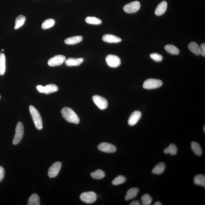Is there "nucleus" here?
<instances>
[{
	"label": "nucleus",
	"instance_id": "b1692460",
	"mask_svg": "<svg viewBox=\"0 0 205 205\" xmlns=\"http://www.w3.org/2000/svg\"><path fill=\"white\" fill-rule=\"evenodd\" d=\"M194 182L196 185H201L205 187V176L204 175H196L194 178Z\"/></svg>",
	"mask_w": 205,
	"mask_h": 205
},
{
	"label": "nucleus",
	"instance_id": "ea45409f",
	"mask_svg": "<svg viewBox=\"0 0 205 205\" xmlns=\"http://www.w3.org/2000/svg\"><path fill=\"white\" fill-rule=\"evenodd\" d=\"M2 51H4V50L2 49Z\"/></svg>",
	"mask_w": 205,
	"mask_h": 205
},
{
	"label": "nucleus",
	"instance_id": "a878e982",
	"mask_svg": "<svg viewBox=\"0 0 205 205\" xmlns=\"http://www.w3.org/2000/svg\"><path fill=\"white\" fill-rule=\"evenodd\" d=\"M178 149L174 144H171L169 146L164 149V152L165 154H170L172 155H175L177 153Z\"/></svg>",
	"mask_w": 205,
	"mask_h": 205
},
{
	"label": "nucleus",
	"instance_id": "7c9ffc66",
	"mask_svg": "<svg viewBox=\"0 0 205 205\" xmlns=\"http://www.w3.org/2000/svg\"><path fill=\"white\" fill-rule=\"evenodd\" d=\"M126 180V179L124 176L120 175L114 179L112 183L114 185H117L124 183Z\"/></svg>",
	"mask_w": 205,
	"mask_h": 205
},
{
	"label": "nucleus",
	"instance_id": "aec40b11",
	"mask_svg": "<svg viewBox=\"0 0 205 205\" xmlns=\"http://www.w3.org/2000/svg\"><path fill=\"white\" fill-rule=\"evenodd\" d=\"M188 48L194 55H200V48L198 45L195 42H191L188 45Z\"/></svg>",
	"mask_w": 205,
	"mask_h": 205
},
{
	"label": "nucleus",
	"instance_id": "a19ab883",
	"mask_svg": "<svg viewBox=\"0 0 205 205\" xmlns=\"http://www.w3.org/2000/svg\"><path fill=\"white\" fill-rule=\"evenodd\" d=\"M1 98V96H0V98Z\"/></svg>",
	"mask_w": 205,
	"mask_h": 205
},
{
	"label": "nucleus",
	"instance_id": "423d86ee",
	"mask_svg": "<svg viewBox=\"0 0 205 205\" xmlns=\"http://www.w3.org/2000/svg\"><path fill=\"white\" fill-rule=\"evenodd\" d=\"M106 61L109 67L112 68L119 67L121 64L120 59L117 55H109L106 58Z\"/></svg>",
	"mask_w": 205,
	"mask_h": 205
},
{
	"label": "nucleus",
	"instance_id": "bb28decb",
	"mask_svg": "<svg viewBox=\"0 0 205 205\" xmlns=\"http://www.w3.org/2000/svg\"><path fill=\"white\" fill-rule=\"evenodd\" d=\"M27 204L28 205H40V199L37 194H32L29 198Z\"/></svg>",
	"mask_w": 205,
	"mask_h": 205
},
{
	"label": "nucleus",
	"instance_id": "6ab92c4d",
	"mask_svg": "<svg viewBox=\"0 0 205 205\" xmlns=\"http://www.w3.org/2000/svg\"><path fill=\"white\" fill-rule=\"evenodd\" d=\"M166 168V165L163 162H160L154 167L152 170V173L154 174H160L163 173Z\"/></svg>",
	"mask_w": 205,
	"mask_h": 205
},
{
	"label": "nucleus",
	"instance_id": "c756f323",
	"mask_svg": "<svg viewBox=\"0 0 205 205\" xmlns=\"http://www.w3.org/2000/svg\"><path fill=\"white\" fill-rule=\"evenodd\" d=\"M55 23V21L53 19H48L43 22L41 27L43 29H48L53 27Z\"/></svg>",
	"mask_w": 205,
	"mask_h": 205
},
{
	"label": "nucleus",
	"instance_id": "393cba45",
	"mask_svg": "<svg viewBox=\"0 0 205 205\" xmlns=\"http://www.w3.org/2000/svg\"><path fill=\"white\" fill-rule=\"evenodd\" d=\"M26 17L24 16L20 15L16 19L15 29H17L24 25L26 21Z\"/></svg>",
	"mask_w": 205,
	"mask_h": 205
},
{
	"label": "nucleus",
	"instance_id": "2f4dec72",
	"mask_svg": "<svg viewBox=\"0 0 205 205\" xmlns=\"http://www.w3.org/2000/svg\"><path fill=\"white\" fill-rule=\"evenodd\" d=\"M142 204L144 205H149L152 202V198L148 194H145L141 198Z\"/></svg>",
	"mask_w": 205,
	"mask_h": 205
},
{
	"label": "nucleus",
	"instance_id": "2eb2a0df",
	"mask_svg": "<svg viewBox=\"0 0 205 205\" xmlns=\"http://www.w3.org/2000/svg\"><path fill=\"white\" fill-rule=\"evenodd\" d=\"M167 8V3L166 1H163L158 5L155 11V14L157 16H161L166 12Z\"/></svg>",
	"mask_w": 205,
	"mask_h": 205
},
{
	"label": "nucleus",
	"instance_id": "4468645a",
	"mask_svg": "<svg viewBox=\"0 0 205 205\" xmlns=\"http://www.w3.org/2000/svg\"><path fill=\"white\" fill-rule=\"evenodd\" d=\"M102 40L105 42L108 43H118L122 41L120 38L111 34L105 35L102 36Z\"/></svg>",
	"mask_w": 205,
	"mask_h": 205
},
{
	"label": "nucleus",
	"instance_id": "c9c22d12",
	"mask_svg": "<svg viewBox=\"0 0 205 205\" xmlns=\"http://www.w3.org/2000/svg\"><path fill=\"white\" fill-rule=\"evenodd\" d=\"M36 89L37 90V91L39 92L40 93H43V86H41V85H38V86L36 87Z\"/></svg>",
	"mask_w": 205,
	"mask_h": 205
},
{
	"label": "nucleus",
	"instance_id": "f03ea898",
	"mask_svg": "<svg viewBox=\"0 0 205 205\" xmlns=\"http://www.w3.org/2000/svg\"><path fill=\"white\" fill-rule=\"evenodd\" d=\"M29 109L36 128L39 130L42 129V120L39 111L32 105L29 106Z\"/></svg>",
	"mask_w": 205,
	"mask_h": 205
},
{
	"label": "nucleus",
	"instance_id": "0eeeda50",
	"mask_svg": "<svg viewBox=\"0 0 205 205\" xmlns=\"http://www.w3.org/2000/svg\"><path fill=\"white\" fill-rule=\"evenodd\" d=\"M140 7V3L138 1H135L125 5L123 9L126 13H133L138 12Z\"/></svg>",
	"mask_w": 205,
	"mask_h": 205
},
{
	"label": "nucleus",
	"instance_id": "20e7f679",
	"mask_svg": "<svg viewBox=\"0 0 205 205\" xmlns=\"http://www.w3.org/2000/svg\"><path fill=\"white\" fill-rule=\"evenodd\" d=\"M15 134L14 137L13 144L17 145L21 140L24 134V126L21 122H18L15 129Z\"/></svg>",
	"mask_w": 205,
	"mask_h": 205
},
{
	"label": "nucleus",
	"instance_id": "72a5a7b5",
	"mask_svg": "<svg viewBox=\"0 0 205 205\" xmlns=\"http://www.w3.org/2000/svg\"><path fill=\"white\" fill-rule=\"evenodd\" d=\"M5 175L4 169L2 167L0 166V182L2 181Z\"/></svg>",
	"mask_w": 205,
	"mask_h": 205
},
{
	"label": "nucleus",
	"instance_id": "9d476101",
	"mask_svg": "<svg viewBox=\"0 0 205 205\" xmlns=\"http://www.w3.org/2000/svg\"><path fill=\"white\" fill-rule=\"evenodd\" d=\"M98 148L100 151L108 153L116 152L117 148L115 146L107 142H102L98 146Z\"/></svg>",
	"mask_w": 205,
	"mask_h": 205
},
{
	"label": "nucleus",
	"instance_id": "ddd939ff",
	"mask_svg": "<svg viewBox=\"0 0 205 205\" xmlns=\"http://www.w3.org/2000/svg\"><path fill=\"white\" fill-rule=\"evenodd\" d=\"M65 61L66 65L67 66H78L83 63L84 59L82 58H69Z\"/></svg>",
	"mask_w": 205,
	"mask_h": 205
},
{
	"label": "nucleus",
	"instance_id": "a211bd4d",
	"mask_svg": "<svg viewBox=\"0 0 205 205\" xmlns=\"http://www.w3.org/2000/svg\"><path fill=\"white\" fill-rule=\"evenodd\" d=\"M58 88L56 85L54 84H49L43 86V93L46 94L51 93L58 91Z\"/></svg>",
	"mask_w": 205,
	"mask_h": 205
},
{
	"label": "nucleus",
	"instance_id": "5701e85b",
	"mask_svg": "<svg viewBox=\"0 0 205 205\" xmlns=\"http://www.w3.org/2000/svg\"><path fill=\"white\" fill-rule=\"evenodd\" d=\"M6 71V57L4 54H0V75H3Z\"/></svg>",
	"mask_w": 205,
	"mask_h": 205
},
{
	"label": "nucleus",
	"instance_id": "1a4fd4ad",
	"mask_svg": "<svg viewBox=\"0 0 205 205\" xmlns=\"http://www.w3.org/2000/svg\"><path fill=\"white\" fill-rule=\"evenodd\" d=\"M66 57L62 55H58L52 57L49 60L48 64L50 67H55L62 65L65 61Z\"/></svg>",
	"mask_w": 205,
	"mask_h": 205
},
{
	"label": "nucleus",
	"instance_id": "e433bc0d",
	"mask_svg": "<svg viewBox=\"0 0 205 205\" xmlns=\"http://www.w3.org/2000/svg\"><path fill=\"white\" fill-rule=\"evenodd\" d=\"M130 205H141L140 202L138 201L135 200L133 201L130 204Z\"/></svg>",
	"mask_w": 205,
	"mask_h": 205
},
{
	"label": "nucleus",
	"instance_id": "cd10ccee",
	"mask_svg": "<svg viewBox=\"0 0 205 205\" xmlns=\"http://www.w3.org/2000/svg\"><path fill=\"white\" fill-rule=\"evenodd\" d=\"M92 178L95 179L100 180L103 178L105 176V174L102 170L97 169L96 171L92 172L91 174Z\"/></svg>",
	"mask_w": 205,
	"mask_h": 205
},
{
	"label": "nucleus",
	"instance_id": "c85d7f7f",
	"mask_svg": "<svg viewBox=\"0 0 205 205\" xmlns=\"http://www.w3.org/2000/svg\"><path fill=\"white\" fill-rule=\"evenodd\" d=\"M85 21L88 24L93 25H99L102 23V21L100 19L95 17H88L85 19Z\"/></svg>",
	"mask_w": 205,
	"mask_h": 205
},
{
	"label": "nucleus",
	"instance_id": "f3484780",
	"mask_svg": "<svg viewBox=\"0 0 205 205\" xmlns=\"http://www.w3.org/2000/svg\"><path fill=\"white\" fill-rule=\"evenodd\" d=\"M83 40V37L81 36H75L68 38L65 41V44L72 45L77 44L81 42Z\"/></svg>",
	"mask_w": 205,
	"mask_h": 205
},
{
	"label": "nucleus",
	"instance_id": "9b49d317",
	"mask_svg": "<svg viewBox=\"0 0 205 205\" xmlns=\"http://www.w3.org/2000/svg\"><path fill=\"white\" fill-rule=\"evenodd\" d=\"M61 166L62 163L59 161L54 163L49 169L48 175L50 178H54L57 176L60 171Z\"/></svg>",
	"mask_w": 205,
	"mask_h": 205
},
{
	"label": "nucleus",
	"instance_id": "473e14b6",
	"mask_svg": "<svg viewBox=\"0 0 205 205\" xmlns=\"http://www.w3.org/2000/svg\"><path fill=\"white\" fill-rule=\"evenodd\" d=\"M150 57L152 60L157 62H160L163 60V57L162 55L159 54L154 53L151 54Z\"/></svg>",
	"mask_w": 205,
	"mask_h": 205
},
{
	"label": "nucleus",
	"instance_id": "6e6552de",
	"mask_svg": "<svg viewBox=\"0 0 205 205\" xmlns=\"http://www.w3.org/2000/svg\"><path fill=\"white\" fill-rule=\"evenodd\" d=\"M94 102L97 107L101 110H104L107 108L108 106V102L104 97L95 95L93 97Z\"/></svg>",
	"mask_w": 205,
	"mask_h": 205
},
{
	"label": "nucleus",
	"instance_id": "4c0bfd02",
	"mask_svg": "<svg viewBox=\"0 0 205 205\" xmlns=\"http://www.w3.org/2000/svg\"><path fill=\"white\" fill-rule=\"evenodd\" d=\"M154 205H162V204L160 202H159V201H157V202L155 203Z\"/></svg>",
	"mask_w": 205,
	"mask_h": 205
},
{
	"label": "nucleus",
	"instance_id": "58836bf2",
	"mask_svg": "<svg viewBox=\"0 0 205 205\" xmlns=\"http://www.w3.org/2000/svg\"><path fill=\"white\" fill-rule=\"evenodd\" d=\"M203 129H204V132H205V126H204V128H203Z\"/></svg>",
	"mask_w": 205,
	"mask_h": 205
},
{
	"label": "nucleus",
	"instance_id": "f8f14e48",
	"mask_svg": "<svg viewBox=\"0 0 205 205\" xmlns=\"http://www.w3.org/2000/svg\"><path fill=\"white\" fill-rule=\"evenodd\" d=\"M141 117V113L140 111H136L132 113L128 120V124L130 126H133L137 124Z\"/></svg>",
	"mask_w": 205,
	"mask_h": 205
},
{
	"label": "nucleus",
	"instance_id": "7ed1b4c3",
	"mask_svg": "<svg viewBox=\"0 0 205 205\" xmlns=\"http://www.w3.org/2000/svg\"><path fill=\"white\" fill-rule=\"evenodd\" d=\"M162 85V81L160 80L150 79L144 82L143 88L146 89H153L160 87Z\"/></svg>",
	"mask_w": 205,
	"mask_h": 205
},
{
	"label": "nucleus",
	"instance_id": "39448f33",
	"mask_svg": "<svg viewBox=\"0 0 205 205\" xmlns=\"http://www.w3.org/2000/svg\"><path fill=\"white\" fill-rule=\"evenodd\" d=\"M80 198L83 202L87 204H92L96 201L97 194L93 192H84L81 194Z\"/></svg>",
	"mask_w": 205,
	"mask_h": 205
},
{
	"label": "nucleus",
	"instance_id": "dca6fc26",
	"mask_svg": "<svg viewBox=\"0 0 205 205\" xmlns=\"http://www.w3.org/2000/svg\"><path fill=\"white\" fill-rule=\"evenodd\" d=\"M139 192L138 188H132L127 192L126 195L125 196V199L126 201H129L136 197Z\"/></svg>",
	"mask_w": 205,
	"mask_h": 205
},
{
	"label": "nucleus",
	"instance_id": "f257e3e1",
	"mask_svg": "<svg viewBox=\"0 0 205 205\" xmlns=\"http://www.w3.org/2000/svg\"><path fill=\"white\" fill-rule=\"evenodd\" d=\"M61 112L62 116L68 122L79 124L80 120L78 115L72 109L69 107L62 108Z\"/></svg>",
	"mask_w": 205,
	"mask_h": 205
},
{
	"label": "nucleus",
	"instance_id": "4be33fe9",
	"mask_svg": "<svg viewBox=\"0 0 205 205\" xmlns=\"http://www.w3.org/2000/svg\"><path fill=\"white\" fill-rule=\"evenodd\" d=\"M165 50L170 54L178 55L180 53L179 49L173 45H167L165 46Z\"/></svg>",
	"mask_w": 205,
	"mask_h": 205
},
{
	"label": "nucleus",
	"instance_id": "f704fd0d",
	"mask_svg": "<svg viewBox=\"0 0 205 205\" xmlns=\"http://www.w3.org/2000/svg\"><path fill=\"white\" fill-rule=\"evenodd\" d=\"M200 54L203 57L205 56V43H203L201 45L200 47Z\"/></svg>",
	"mask_w": 205,
	"mask_h": 205
},
{
	"label": "nucleus",
	"instance_id": "412c9836",
	"mask_svg": "<svg viewBox=\"0 0 205 205\" xmlns=\"http://www.w3.org/2000/svg\"><path fill=\"white\" fill-rule=\"evenodd\" d=\"M191 148L196 155L201 156L203 154V150L200 145L195 142H192L191 144Z\"/></svg>",
	"mask_w": 205,
	"mask_h": 205
}]
</instances>
